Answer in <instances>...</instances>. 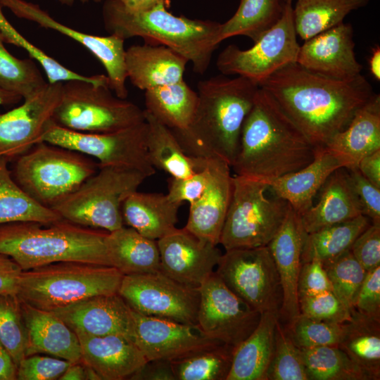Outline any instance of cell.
Listing matches in <instances>:
<instances>
[{
    "label": "cell",
    "instance_id": "6da1fadb",
    "mask_svg": "<svg viewBox=\"0 0 380 380\" xmlns=\"http://www.w3.org/2000/svg\"><path fill=\"white\" fill-rule=\"evenodd\" d=\"M267 91L317 148L345 129L356 111L374 94L362 75L336 80L292 63L262 82Z\"/></svg>",
    "mask_w": 380,
    "mask_h": 380
},
{
    "label": "cell",
    "instance_id": "7a4b0ae2",
    "mask_svg": "<svg viewBox=\"0 0 380 380\" xmlns=\"http://www.w3.org/2000/svg\"><path fill=\"white\" fill-rule=\"evenodd\" d=\"M316 152L275 99L259 87L231 166L235 175L258 180L279 177L310 164Z\"/></svg>",
    "mask_w": 380,
    "mask_h": 380
},
{
    "label": "cell",
    "instance_id": "3957f363",
    "mask_svg": "<svg viewBox=\"0 0 380 380\" xmlns=\"http://www.w3.org/2000/svg\"><path fill=\"white\" fill-rule=\"evenodd\" d=\"M258 88L241 76L217 75L200 81L191 122L184 129H171L184 151L196 158H220L232 166Z\"/></svg>",
    "mask_w": 380,
    "mask_h": 380
},
{
    "label": "cell",
    "instance_id": "277c9868",
    "mask_svg": "<svg viewBox=\"0 0 380 380\" xmlns=\"http://www.w3.org/2000/svg\"><path fill=\"white\" fill-rule=\"evenodd\" d=\"M166 8L161 4L130 11L119 0H106L102 9L104 27L124 40L139 37L148 44L165 46L191 62L194 72L203 74L221 42V23L175 16Z\"/></svg>",
    "mask_w": 380,
    "mask_h": 380
},
{
    "label": "cell",
    "instance_id": "5b68a950",
    "mask_svg": "<svg viewBox=\"0 0 380 380\" xmlns=\"http://www.w3.org/2000/svg\"><path fill=\"white\" fill-rule=\"evenodd\" d=\"M108 233L65 219L49 224L8 222L0 224V254L23 271L62 261L111 266L105 243Z\"/></svg>",
    "mask_w": 380,
    "mask_h": 380
},
{
    "label": "cell",
    "instance_id": "8992f818",
    "mask_svg": "<svg viewBox=\"0 0 380 380\" xmlns=\"http://www.w3.org/2000/svg\"><path fill=\"white\" fill-rule=\"evenodd\" d=\"M124 274L112 266L62 261L23 271L19 299L53 311L89 297L118 292Z\"/></svg>",
    "mask_w": 380,
    "mask_h": 380
},
{
    "label": "cell",
    "instance_id": "52a82bcc",
    "mask_svg": "<svg viewBox=\"0 0 380 380\" xmlns=\"http://www.w3.org/2000/svg\"><path fill=\"white\" fill-rule=\"evenodd\" d=\"M13 178L39 204L52 208L96 172L98 163L80 152L40 141L14 160Z\"/></svg>",
    "mask_w": 380,
    "mask_h": 380
},
{
    "label": "cell",
    "instance_id": "ba28073f",
    "mask_svg": "<svg viewBox=\"0 0 380 380\" xmlns=\"http://www.w3.org/2000/svg\"><path fill=\"white\" fill-rule=\"evenodd\" d=\"M148 177L125 167H99L75 191L51 209L72 223L113 232L124 226L122 206Z\"/></svg>",
    "mask_w": 380,
    "mask_h": 380
},
{
    "label": "cell",
    "instance_id": "9c48e42d",
    "mask_svg": "<svg viewBox=\"0 0 380 380\" xmlns=\"http://www.w3.org/2000/svg\"><path fill=\"white\" fill-rule=\"evenodd\" d=\"M262 180L233 176V190L220 243L225 251L267 246L282 224L290 204L267 198Z\"/></svg>",
    "mask_w": 380,
    "mask_h": 380
},
{
    "label": "cell",
    "instance_id": "30bf717a",
    "mask_svg": "<svg viewBox=\"0 0 380 380\" xmlns=\"http://www.w3.org/2000/svg\"><path fill=\"white\" fill-rule=\"evenodd\" d=\"M108 84L72 80L63 82L52 121L82 132L120 130L145 121L144 110L114 96Z\"/></svg>",
    "mask_w": 380,
    "mask_h": 380
},
{
    "label": "cell",
    "instance_id": "8fae6325",
    "mask_svg": "<svg viewBox=\"0 0 380 380\" xmlns=\"http://www.w3.org/2000/svg\"><path fill=\"white\" fill-rule=\"evenodd\" d=\"M147 134L146 120L114 132L91 133L66 129L51 120L39 142H48L94 158L98 167L133 168L150 177L156 170L148 158Z\"/></svg>",
    "mask_w": 380,
    "mask_h": 380
},
{
    "label": "cell",
    "instance_id": "7c38bea8",
    "mask_svg": "<svg viewBox=\"0 0 380 380\" xmlns=\"http://www.w3.org/2000/svg\"><path fill=\"white\" fill-rule=\"evenodd\" d=\"M292 1L285 2L279 20L246 50L231 44L219 54L216 65L224 75L246 77L258 84L283 67L296 63L300 48Z\"/></svg>",
    "mask_w": 380,
    "mask_h": 380
},
{
    "label": "cell",
    "instance_id": "4fadbf2b",
    "mask_svg": "<svg viewBox=\"0 0 380 380\" xmlns=\"http://www.w3.org/2000/svg\"><path fill=\"white\" fill-rule=\"evenodd\" d=\"M215 272L238 297L260 313H279L281 288L267 246L234 248L222 254Z\"/></svg>",
    "mask_w": 380,
    "mask_h": 380
},
{
    "label": "cell",
    "instance_id": "5bb4252c",
    "mask_svg": "<svg viewBox=\"0 0 380 380\" xmlns=\"http://www.w3.org/2000/svg\"><path fill=\"white\" fill-rule=\"evenodd\" d=\"M118 293L137 312L196 327L198 287L179 283L161 271L124 275Z\"/></svg>",
    "mask_w": 380,
    "mask_h": 380
},
{
    "label": "cell",
    "instance_id": "9a60e30c",
    "mask_svg": "<svg viewBox=\"0 0 380 380\" xmlns=\"http://www.w3.org/2000/svg\"><path fill=\"white\" fill-rule=\"evenodd\" d=\"M198 289L196 328L205 337L235 348L255 329L261 313L234 294L215 272Z\"/></svg>",
    "mask_w": 380,
    "mask_h": 380
},
{
    "label": "cell",
    "instance_id": "2e32d148",
    "mask_svg": "<svg viewBox=\"0 0 380 380\" xmlns=\"http://www.w3.org/2000/svg\"><path fill=\"white\" fill-rule=\"evenodd\" d=\"M0 4L15 16L56 30L81 44L102 64L107 72L109 87L115 94L123 99L127 97L123 39L114 34L96 36L75 30L54 19L39 5L26 0H0Z\"/></svg>",
    "mask_w": 380,
    "mask_h": 380
},
{
    "label": "cell",
    "instance_id": "e0dca14e",
    "mask_svg": "<svg viewBox=\"0 0 380 380\" xmlns=\"http://www.w3.org/2000/svg\"><path fill=\"white\" fill-rule=\"evenodd\" d=\"M62 85L48 82L19 106L0 113V158L13 161L39 141L58 103Z\"/></svg>",
    "mask_w": 380,
    "mask_h": 380
},
{
    "label": "cell",
    "instance_id": "ac0fdd59",
    "mask_svg": "<svg viewBox=\"0 0 380 380\" xmlns=\"http://www.w3.org/2000/svg\"><path fill=\"white\" fill-rule=\"evenodd\" d=\"M132 317V340L148 361H174L222 344L205 337L194 326L144 315L133 310Z\"/></svg>",
    "mask_w": 380,
    "mask_h": 380
},
{
    "label": "cell",
    "instance_id": "d6986e66",
    "mask_svg": "<svg viewBox=\"0 0 380 380\" xmlns=\"http://www.w3.org/2000/svg\"><path fill=\"white\" fill-rule=\"evenodd\" d=\"M160 271L183 284L198 287L215 271L222 255L217 245L200 239L184 227L157 240Z\"/></svg>",
    "mask_w": 380,
    "mask_h": 380
},
{
    "label": "cell",
    "instance_id": "ffe728a7",
    "mask_svg": "<svg viewBox=\"0 0 380 380\" xmlns=\"http://www.w3.org/2000/svg\"><path fill=\"white\" fill-rule=\"evenodd\" d=\"M296 63L336 80H350L361 75L362 66L355 57L352 25L342 23L305 40Z\"/></svg>",
    "mask_w": 380,
    "mask_h": 380
},
{
    "label": "cell",
    "instance_id": "44dd1931",
    "mask_svg": "<svg viewBox=\"0 0 380 380\" xmlns=\"http://www.w3.org/2000/svg\"><path fill=\"white\" fill-rule=\"evenodd\" d=\"M206 165L207 185L201 197L189 204L184 228L200 239L218 245L232 198L233 176L231 166L222 159L207 158Z\"/></svg>",
    "mask_w": 380,
    "mask_h": 380
},
{
    "label": "cell",
    "instance_id": "7402d4cb",
    "mask_svg": "<svg viewBox=\"0 0 380 380\" xmlns=\"http://www.w3.org/2000/svg\"><path fill=\"white\" fill-rule=\"evenodd\" d=\"M52 312L75 332L132 340V310L118 293L89 297Z\"/></svg>",
    "mask_w": 380,
    "mask_h": 380
},
{
    "label": "cell",
    "instance_id": "603a6c76",
    "mask_svg": "<svg viewBox=\"0 0 380 380\" xmlns=\"http://www.w3.org/2000/svg\"><path fill=\"white\" fill-rule=\"evenodd\" d=\"M305 235L300 215L290 205L282 224L267 245L281 288L279 317L286 322L300 315L297 284Z\"/></svg>",
    "mask_w": 380,
    "mask_h": 380
},
{
    "label": "cell",
    "instance_id": "cb8c5ba5",
    "mask_svg": "<svg viewBox=\"0 0 380 380\" xmlns=\"http://www.w3.org/2000/svg\"><path fill=\"white\" fill-rule=\"evenodd\" d=\"M350 167V161L343 155L326 146L318 147L314 160L305 167L262 181L268 184L274 196L288 201L300 215L312 206L315 196L335 170Z\"/></svg>",
    "mask_w": 380,
    "mask_h": 380
},
{
    "label": "cell",
    "instance_id": "d4e9b609",
    "mask_svg": "<svg viewBox=\"0 0 380 380\" xmlns=\"http://www.w3.org/2000/svg\"><path fill=\"white\" fill-rule=\"evenodd\" d=\"M75 333L80 346L81 362L91 367L101 379L131 377L148 361L135 343L126 336Z\"/></svg>",
    "mask_w": 380,
    "mask_h": 380
},
{
    "label": "cell",
    "instance_id": "484cf974",
    "mask_svg": "<svg viewBox=\"0 0 380 380\" xmlns=\"http://www.w3.org/2000/svg\"><path fill=\"white\" fill-rule=\"evenodd\" d=\"M27 329L26 357L49 354L72 363L81 362L76 333L53 312L34 308L20 300Z\"/></svg>",
    "mask_w": 380,
    "mask_h": 380
},
{
    "label": "cell",
    "instance_id": "4316f807",
    "mask_svg": "<svg viewBox=\"0 0 380 380\" xmlns=\"http://www.w3.org/2000/svg\"><path fill=\"white\" fill-rule=\"evenodd\" d=\"M125 61L127 78L144 91L183 80L188 63L165 46L148 43L129 47Z\"/></svg>",
    "mask_w": 380,
    "mask_h": 380
},
{
    "label": "cell",
    "instance_id": "83f0119b",
    "mask_svg": "<svg viewBox=\"0 0 380 380\" xmlns=\"http://www.w3.org/2000/svg\"><path fill=\"white\" fill-rule=\"evenodd\" d=\"M319 191L317 203L300 215L302 224L307 234L362 215L346 167L335 170Z\"/></svg>",
    "mask_w": 380,
    "mask_h": 380
},
{
    "label": "cell",
    "instance_id": "f1b7e54d",
    "mask_svg": "<svg viewBox=\"0 0 380 380\" xmlns=\"http://www.w3.org/2000/svg\"><path fill=\"white\" fill-rule=\"evenodd\" d=\"M279 313L261 314L253 332L234 348L227 380H266L274 348Z\"/></svg>",
    "mask_w": 380,
    "mask_h": 380
},
{
    "label": "cell",
    "instance_id": "f546056e",
    "mask_svg": "<svg viewBox=\"0 0 380 380\" xmlns=\"http://www.w3.org/2000/svg\"><path fill=\"white\" fill-rule=\"evenodd\" d=\"M181 205L167 194L136 191L122 204L123 222L141 235L157 241L177 228Z\"/></svg>",
    "mask_w": 380,
    "mask_h": 380
},
{
    "label": "cell",
    "instance_id": "4dcf8cb0",
    "mask_svg": "<svg viewBox=\"0 0 380 380\" xmlns=\"http://www.w3.org/2000/svg\"><path fill=\"white\" fill-rule=\"evenodd\" d=\"M346 157L350 168L380 150V95L374 93L355 113L348 126L325 146Z\"/></svg>",
    "mask_w": 380,
    "mask_h": 380
},
{
    "label": "cell",
    "instance_id": "1f68e13d",
    "mask_svg": "<svg viewBox=\"0 0 380 380\" xmlns=\"http://www.w3.org/2000/svg\"><path fill=\"white\" fill-rule=\"evenodd\" d=\"M105 243L110 265L124 275L160 271L157 241L141 235L130 227L123 226L108 232Z\"/></svg>",
    "mask_w": 380,
    "mask_h": 380
},
{
    "label": "cell",
    "instance_id": "d6a6232c",
    "mask_svg": "<svg viewBox=\"0 0 380 380\" xmlns=\"http://www.w3.org/2000/svg\"><path fill=\"white\" fill-rule=\"evenodd\" d=\"M148 125L147 151L153 167L162 170L172 177L184 178L194 175L205 163V159L188 156L172 130L144 110Z\"/></svg>",
    "mask_w": 380,
    "mask_h": 380
},
{
    "label": "cell",
    "instance_id": "836d02e7",
    "mask_svg": "<svg viewBox=\"0 0 380 380\" xmlns=\"http://www.w3.org/2000/svg\"><path fill=\"white\" fill-rule=\"evenodd\" d=\"M147 112L170 129H184L189 125L198 102V94L183 80L145 91Z\"/></svg>",
    "mask_w": 380,
    "mask_h": 380
},
{
    "label": "cell",
    "instance_id": "e575fe53",
    "mask_svg": "<svg viewBox=\"0 0 380 380\" xmlns=\"http://www.w3.org/2000/svg\"><path fill=\"white\" fill-rule=\"evenodd\" d=\"M338 346L370 380L380 379V320L352 312Z\"/></svg>",
    "mask_w": 380,
    "mask_h": 380
},
{
    "label": "cell",
    "instance_id": "d590c367",
    "mask_svg": "<svg viewBox=\"0 0 380 380\" xmlns=\"http://www.w3.org/2000/svg\"><path fill=\"white\" fill-rule=\"evenodd\" d=\"M369 0H296L293 8L298 36L306 40L342 23L351 11L365 6Z\"/></svg>",
    "mask_w": 380,
    "mask_h": 380
},
{
    "label": "cell",
    "instance_id": "8d00e7d4",
    "mask_svg": "<svg viewBox=\"0 0 380 380\" xmlns=\"http://www.w3.org/2000/svg\"><path fill=\"white\" fill-rule=\"evenodd\" d=\"M9 161L0 158V224L13 222L49 224L63 219L51 208L44 207L25 193L13 178Z\"/></svg>",
    "mask_w": 380,
    "mask_h": 380
},
{
    "label": "cell",
    "instance_id": "74e56055",
    "mask_svg": "<svg viewBox=\"0 0 380 380\" xmlns=\"http://www.w3.org/2000/svg\"><path fill=\"white\" fill-rule=\"evenodd\" d=\"M370 224L367 217L360 215L354 219L306 233L301 263L312 260L322 262L340 255L350 250L355 239Z\"/></svg>",
    "mask_w": 380,
    "mask_h": 380
},
{
    "label": "cell",
    "instance_id": "f35d334b",
    "mask_svg": "<svg viewBox=\"0 0 380 380\" xmlns=\"http://www.w3.org/2000/svg\"><path fill=\"white\" fill-rule=\"evenodd\" d=\"M284 4L283 0H240L234 15L220 25L221 42L243 35L255 42L279 20Z\"/></svg>",
    "mask_w": 380,
    "mask_h": 380
},
{
    "label": "cell",
    "instance_id": "ab89813d",
    "mask_svg": "<svg viewBox=\"0 0 380 380\" xmlns=\"http://www.w3.org/2000/svg\"><path fill=\"white\" fill-rule=\"evenodd\" d=\"M300 349L310 380H370L337 346Z\"/></svg>",
    "mask_w": 380,
    "mask_h": 380
},
{
    "label": "cell",
    "instance_id": "60d3db41",
    "mask_svg": "<svg viewBox=\"0 0 380 380\" xmlns=\"http://www.w3.org/2000/svg\"><path fill=\"white\" fill-rule=\"evenodd\" d=\"M234 350L219 344L171 361L176 380H227Z\"/></svg>",
    "mask_w": 380,
    "mask_h": 380
},
{
    "label": "cell",
    "instance_id": "b9f144b4",
    "mask_svg": "<svg viewBox=\"0 0 380 380\" xmlns=\"http://www.w3.org/2000/svg\"><path fill=\"white\" fill-rule=\"evenodd\" d=\"M4 43L0 31V87L23 99L29 98L42 90L48 82L32 58L15 57Z\"/></svg>",
    "mask_w": 380,
    "mask_h": 380
},
{
    "label": "cell",
    "instance_id": "7bdbcfd3",
    "mask_svg": "<svg viewBox=\"0 0 380 380\" xmlns=\"http://www.w3.org/2000/svg\"><path fill=\"white\" fill-rule=\"evenodd\" d=\"M335 296L351 312L357 291L367 271L357 262L350 250L322 262Z\"/></svg>",
    "mask_w": 380,
    "mask_h": 380
},
{
    "label": "cell",
    "instance_id": "ee69618b",
    "mask_svg": "<svg viewBox=\"0 0 380 380\" xmlns=\"http://www.w3.org/2000/svg\"><path fill=\"white\" fill-rule=\"evenodd\" d=\"M0 342L18 367L26 357L27 335L16 295L0 294Z\"/></svg>",
    "mask_w": 380,
    "mask_h": 380
},
{
    "label": "cell",
    "instance_id": "f6af8a7d",
    "mask_svg": "<svg viewBox=\"0 0 380 380\" xmlns=\"http://www.w3.org/2000/svg\"><path fill=\"white\" fill-rule=\"evenodd\" d=\"M347 322L338 323L317 320L302 314L284 326L293 342L299 348L324 346H338L346 329Z\"/></svg>",
    "mask_w": 380,
    "mask_h": 380
},
{
    "label": "cell",
    "instance_id": "bcb514c9",
    "mask_svg": "<svg viewBox=\"0 0 380 380\" xmlns=\"http://www.w3.org/2000/svg\"><path fill=\"white\" fill-rule=\"evenodd\" d=\"M266 380H309L300 349L293 342L278 319L274 334V348Z\"/></svg>",
    "mask_w": 380,
    "mask_h": 380
},
{
    "label": "cell",
    "instance_id": "7dc6e473",
    "mask_svg": "<svg viewBox=\"0 0 380 380\" xmlns=\"http://www.w3.org/2000/svg\"><path fill=\"white\" fill-rule=\"evenodd\" d=\"M300 314L312 319L345 323L351 320V311L332 291L298 298Z\"/></svg>",
    "mask_w": 380,
    "mask_h": 380
},
{
    "label": "cell",
    "instance_id": "c3c4849f",
    "mask_svg": "<svg viewBox=\"0 0 380 380\" xmlns=\"http://www.w3.org/2000/svg\"><path fill=\"white\" fill-rule=\"evenodd\" d=\"M72 362L32 355L25 357L17 367L18 380H53L59 379Z\"/></svg>",
    "mask_w": 380,
    "mask_h": 380
},
{
    "label": "cell",
    "instance_id": "681fc988",
    "mask_svg": "<svg viewBox=\"0 0 380 380\" xmlns=\"http://www.w3.org/2000/svg\"><path fill=\"white\" fill-rule=\"evenodd\" d=\"M346 169L350 183L358 198L362 214L367 217L371 223L380 224V188L367 180L357 167Z\"/></svg>",
    "mask_w": 380,
    "mask_h": 380
},
{
    "label": "cell",
    "instance_id": "f907efd6",
    "mask_svg": "<svg viewBox=\"0 0 380 380\" xmlns=\"http://www.w3.org/2000/svg\"><path fill=\"white\" fill-rule=\"evenodd\" d=\"M352 312L380 320V265L367 272L355 298Z\"/></svg>",
    "mask_w": 380,
    "mask_h": 380
},
{
    "label": "cell",
    "instance_id": "816d5d0a",
    "mask_svg": "<svg viewBox=\"0 0 380 380\" xmlns=\"http://www.w3.org/2000/svg\"><path fill=\"white\" fill-rule=\"evenodd\" d=\"M350 251L367 271L380 265V224L371 223L354 241Z\"/></svg>",
    "mask_w": 380,
    "mask_h": 380
},
{
    "label": "cell",
    "instance_id": "f5cc1de1",
    "mask_svg": "<svg viewBox=\"0 0 380 380\" xmlns=\"http://www.w3.org/2000/svg\"><path fill=\"white\" fill-rule=\"evenodd\" d=\"M208 179V171L205 163L203 167L194 175L184 178L170 177L168 179L169 198L173 202L189 204L197 201L202 195Z\"/></svg>",
    "mask_w": 380,
    "mask_h": 380
},
{
    "label": "cell",
    "instance_id": "db71d44e",
    "mask_svg": "<svg viewBox=\"0 0 380 380\" xmlns=\"http://www.w3.org/2000/svg\"><path fill=\"white\" fill-rule=\"evenodd\" d=\"M329 291H332V288L322 262L319 260H312L303 263L298 279V297Z\"/></svg>",
    "mask_w": 380,
    "mask_h": 380
},
{
    "label": "cell",
    "instance_id": "11a10c76",
    "mask_svg": "<svg viewBox=\"0 0 380 380\" xmlns=\"http://www.w3.org/2000/svg\"><path fill=\"white\" fill-rule=\"evenodd\" d=\"M22 272L13 260L0 254V294L18 296Z\"/></svg>",
    "mask_w": 380,
    "mask_h": 380
},
{
    "label": "cell",
    "instance_id": "9f6ffc18",
    "mask_svg": "<svg viewBox=\"0 0 380 380\" xmlns=\"http://www.w3.org/2000/svg\"><path fill=\"white\" fill-rule=\"evenodd\" d=\"M131 377L132 379L176 380L171 361L164 360L147 361Z\"/></svg>",
    "mask_w": 380,
    "mask_h": 380
},
{
    "label": "cell",
    "instance_id": "6f0895ef",
    "mask_svg": "<svg viewBox=\"0 0 380 380\" xmlns=\"http://www.w3.org/2000/svg\"><path fill=\"white\" fill-rule=\"evenodd\" d=\"M357 169L367 180L380 188V150L362 158Z\"/></svg>",
    "mask_w": 380,
    "mask_h": 380
},
{
    "label": "cell",
    "instance_id": "680465c9",
    "mask_svg": "<svg viewBox=\"0 0 380 380\" xmlns=\"http://www.w3.org/2000/svg\"><path fill=\"white\" fill-rule=\"evenodd\" d=\"M17 379V367L11 356L0 342V380Z\"/></svg>",
    "mask_w": 380,
    "mask_h": 380
},
{
    "label": "cell",
    "instance_id": "91938a15",
    "mask_svg": "<svg viewBox=\"0 0 380 380\" xmlns=\"http://www.w3.org/2000/svg\"><path fill=\"white\" fill-rule=\"evenodd\" d=\"M122 4L130 11H141L153 8L163 4L168 6L169 0H119Z\"/></svg>",
    "mask_w": 380,
    "mask_h": 380
},
{
    "label": "cell",
    "instance_id": "94428289",
    "mask_svg": "<svg viewBox=\"0 0 380 380\" xmlns=\"http://www.w3.org/2000/svg\"><path fill=\"white\" fill-rule=\"evenodd\" d=\"M60 380H84L85 378L84 365L82 362L72 363L59 378Z\"/></svg>",
    "mask_w": 380,
    "mask_h": 380
},
{
    "label": "cell",
    "instance_id": "6125c7cd",
    "mask_svg": "<svg viewBox=\"0 0 380 380\" xmlns=\"http://www.w3.org/2000/svg\"><path fill=\"white\" fill-rule=\"evenodd\" d=\"M369 68L371 75L379 82L380 80V48L379 46L372 49L369 59Z\"/></svg>",
    "mask_w": 380,
    "mask_h": 380
},
{
    "label": "cell",
    "instance_id": "be15d7a7",
    "mask_svg": "<svg viewBox=\"0 0 380 380\" xmlns=\"http://www.w3.org/2000/svg\"><path fill=\"white\" fill-rule=\"evenodd\" d=\"M21 99L22 98L20 96L0 87V106L15 104L18 103Z\"/></svg>",
    "mask_w": 380,
    "mask_h": 380
},
{
    "label": "cell",
    "instance_id": "e7e4bbea",
    "mask_svg": "<svg viewBox=\"0 0 380 380\" xmlns=\"http://www.w3.org/2000/svg\"><path fill=\"white\" fill-rule=\"evenodd\" d=\"M84 369H85V378H86V379H88V380H101L99 375L91 367L84 365Z\"/></svg>",
    "mask_w": 380,
    "mask_h": 380
},
{
    "label": "cell",
    "instance_id": "03108f58",
    "mask_svg": "<svg viewBox=\"0 0 380 380\" xmlns=\"http://www.w3.org/2000/svg\"><path fill=\"white\" fill-rule=\"evenodd\" d=\"M61 4L67 5V6H71L74 4V2L76 0H58ZM82 3H86L88 2L89 0H79ZM96 3H99L101 1V0H92Z\"/></svg>",
    "mask_w": 380,
    "mask_h": 380
},
{
    "label": "cell",
    "instance_id": "003e7915",
    "mask_svg": "<svg viewBox=\"0 0 380 380\" xmlns=\"http://www.w3.org/2000/svg\"><path fill=\"white\" fill-rule=\"evenodd\" d=\"M284 2H287V1H293V0H283Z\"/></svg>",
    "mask_w": 380,
    "mask_h": 380
}]
</instances>
